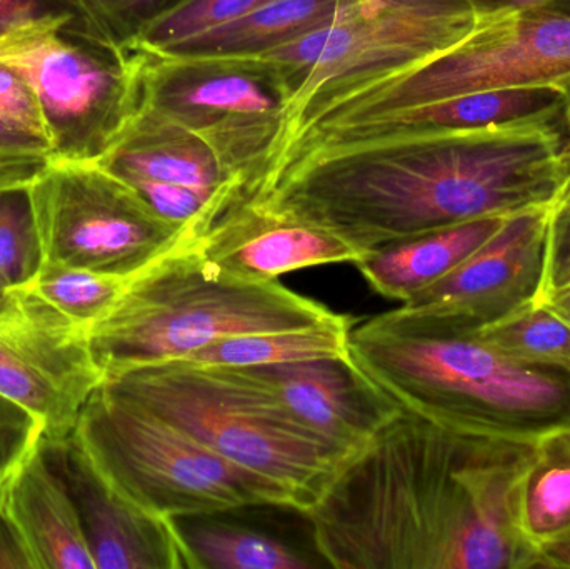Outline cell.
<instances>
[{"label":"cell","mask_w":570,"mask_h":569,"mask_svg":"<svg viewBox=\"0 0 570 569\" xmlns=\"http://www.w3.org/2000/svg\"><path fill=\"white\" fill-rule=\"evenodd\" d=\"M233 463L287 488L307 514L352 454L292 420L237 367L184 361L130 367L104 381Z\"/></svg>","instance_id":"cell-5"},{"label":"cell","mask_w":570,"mask_h":569,"mask_svg":"<svg viewBox=\"0 0 570 569\" xmlns=\"http://www.w3.org/2000/svg\"><path fill=\"white\" fill-rule=\"evenodd\" d=\"M43 12L40 0H0V36Z\"/></svg>","instance_id":"cell-34"},{"label":"cell","mask_w":570,"mask_h":569,"mask_svg":"<svg viewBox=\"0 0 570 569\" xmlns=\"http://www.w3.org/2000/svg\"><path fill=\"white\" fill-rule=\"evenodd\" d=\"M541 568H570V533L541 550Z\"/></svg>","instance_id":"cell-35"},{"label":"cell","mask_w":570,"mask_h":569,"mask_svg":"<svg viewBox=\"0 0 570 569\" xmlns=\"http://www.w3.org/2000/svg\"><path fill=\"white\" fill-rule=\"evenodd\" d=\"M561 296H570V290L569 291H566V293H562ZM561 296H558V297H561ZM556 300V297H554ZM552 301V300H551Z\"/></svg>","instance_id":"cell-38"},{"label":"cell","mask_w":570,"mask_h":569,"mask_svg":"<svg viewBox=\"0 0 570 569\" xmlns=\"http://www.w3.org/2000/svg\"><path fill=\"white\" fill-rule=\"evenodd\" d=\"M570 290V176L549 207L544 286L539 303Z\"/></svg>","instance_id":"cell-30"},{"label":"cell","mask_w":570,"mask_h":569,"mask_svg":"<svg viewBox=\"0 0 570 569\" xmlns=\"http://www.w3.org/2000/svg\"><path fill=\"white\" fill-rule=\"evenodd\" d=\"M474 336L515 363L570 373V320L552 304H529Z\"/></svg>","instance_id":"cell-24"},{"label":"cell","mask_w":570,"mask_h":569,"mask_svg":"<svg viewBox=\"0 0 570 569\" xmlns=\"http://www.w3.org/2000/svg\"><path fill=\"white\" fill-rule=\"evenodd\" d=\"M479 16L502 12V10H570V0H471Z\"/></svg>","instance_id":"cell-33"},{"label":"cell","mask_w":570,"mask_h":569,"mask_svg":"<svg viewBox=\"0 0 570 569\" xmlns=\"http://www.w3.org/2000/svg\"><path fill=\"white\" fill-rule=\"evenodd\" d=\"M478 19L471 0H341L311 32L224 59L261 63L279 77L287 94L285 137L315 100L431 59L468 37Z\"/></svg>","instance_id":"cell-8"},{"label":"cell","mask_w":570,"mask_h":569,"mask_svg":"<svg viewBox=\"0 0 570 569\" xmlns=\"http://www.w3.org/2000/svg\"><path fill=\"white\" fill-rule=\"evenodd\" d=\"M549 207L509 216L458 267L401 304L435 330L474 334L539 303L544 286Z\"/></svg>","instance_id":"cell-14"},{"label":"cell","mask_w":570,"mask_h":569,"mask_svg":"<svg viewBox=\"0 0 570 569\" xmlns=\"http://www.w3.org/2000/svg\"><path fill=\"white\" fill-rule=\"evenodd\" d=\"M508 217H482L394 241L368 251L355 267L375 293L404 304L471 256Z\"/></svg>","instance_id":"cell-19"},{"label":"cell","mask_w":570,"mask_h":569,"mask_svg":"<svg viewBox=\"0 0 570 569\" xmlns=\"http://www.w3.org/2000/svg\"><path fill=\"white\" fill-rule=\"evenodd\" d=\"M569 176V124L539 120L345 150L287 174L264 196L368 253L455 224L551 207Z\"/></svg>","instance_id":"cell-2"},{"label":"cell","mask_w":570,"mask_h":569,"mask_svg":"<svg viewBox=\"0 0 570 569\" xmlns=\"http://www.w3.org/2000/svg\"><path fill=\"white\" fill-rule=\"evenodd\" d=\"M534 447L404 410L305 514L315 550L338 569L541 568L518 508Z\"/></svg>","instance_id":"cell-1"},{"label":"cell","mask_w":570,"mask_h":569,"mask_svg":"<svg viewBox=\"0 0 570 569\" xmlns=\"http://www.w3.org/2000/svg\"><path fill=\"white\" fill-rule=\"evenodd\" d=\"M136 52L140 57L137 109L206 140L259 194L285 133L287 94L279 77L247 60Z\"/></svg>","instance_id":"cell-10"},{"label":"cell","mask_w":570,"mask_h":569,"mask_svg":"<svg viewBox=\"0 0 570 569\" xmlns=\"http://www.w3.org/2000/svg\"><path fill=\"white\" fill-rule=\"evenodd\" d=\"M96 160L194 239L237 200L256 196L246 177L206 140L149 110L137 109L114 146Z\"/></svg>","instance_id":"cell-13"},{"label":"cell","mask_w":570,"mask_h":569,"mask_svg":"<svg viewBox=\"0 0 570 569\" xmlns=\"http://www.w3.org/2000/svg\"><path fill=\"white\" fill-rule=\"evenodd\" d=\"M194 243L224 273L256 283L307 267L355 266L367 254L261 194L237 200Z\"/></svg>","instance_id":"cell-16"},{"label":"cell","mask_w":570,"mask_h":569,"mask_svg":"<svg viewBox=\"0 0 570 569\" xmlns=\"http://www.w3.org/2000/svg\"><path fill=\"white\" fill-rule=\"evenodd\" d=\"M43 426L26 408L0 394V488L36 450Z\"/></svg>","instance_id":"cell-31"},{"label":"cell","mask_w":570,"mask_h":569,"mask_svg":"<svg viewBox=\"0 0 570 569\" xmlns=\"http://www.w3.org/2000/svg\"><path fill=\"white\" fill-rule=\"evenodd\" d=\"M50 159L46 143L0 120V194L29 189Z\"/></svg>","instance_id":"cell-29"},{"label":"cell","mask_w":570,"mask_h":569,"mask_svg":"<svg viewBox=\"0 0 570 569\" xmlns=\"http://www.w3.org/2000/svg\"><path fill=\"white\" fill-rule=\"evenodd\" d=\"M76 433L107 481L153 517L176 521L247 507L298 511L283 484L220 457L104 384L82 408Z\"/></svg>","instance_id":"cell-7"},{"label":"cell","mask_w":570,"mask_h":569,"mask_svg":"<svg viewBox=\"0 0 570 569\" xmlns=\"http://www.w3.org/2000/svg\"><path fill=\"white\" fill-rule=\"evenodd\" d=\"M216 514L177 520L199 569H307L301 551L250 528L217 520Z\"/></svg>","instance_id":"cell-23"},{"label":"cell","mask_w":570,"mask_h":569,"mask_svg":"<svg viewBox=\"0 0 570 569\" xmlns=\"http://www.w3.org/2000/svg\"><path fill=\"white\" fill-rule=\"evenodd\" d=\"M357 320L341 314L315 326L263 331L224 337L183 360L214 367H263L301 361L341 357L352 360L351 333Z\"/></svg>","instance_id":"cell-20"},{"label":"cell","mask_w":570,"mask_h":569,"mask_svg":"<svg viewBox=\"0 0 570 569\" xmlns=\"http://www.w3.org/2000/svg\"><path fill=\"white\" fill-rule=\"evenodd\" d=\"M237 370L273 396L292 420L348 454L362 450L404 411L354 357Z\"/></svg>","instance_id":"cell-17"},{"label":"cell","mask_w":570,"mask_h":569,"mask_svg":"<svg viewBox=\"0 0 570 569\" xmlns=\"http://www.w3.org/2000/svg\"><path fill=\"white\" fill-rule=\"evenodd\" d=\"M0 511L22 538L36 569H96L76 508L36 450L0 488Z\"/></svg>","instance_id":"cell-18"},{"label":"cell","mask_w":570,"mask_h":569,"mask_svg":"<svg viewBox=\"0 0 570 569\" xmlns=\"http://www.w3.org/2000/svg\"><path fill=\"white\" fill-rule=\"evenodd\" d=\"M129 279L43 261L39 273L26 287L70 320L89 327L112 310Z\"/></svg>","instance_id":"cell-26"},{"label":"cell","mask_w":570,"mask_h":569,"mask_svg":"<svg viewBox=\"0 0 570 569\" xmlns=\"http://www.w3.org/2000/svg\"><path fill=\"white\" fill-rule=\"evenodd\" d=\"M3 520H6V518H3L2 511H0V530H2Z\"/></svg>","instance_id":"cell-37"},{"label":"cell","mask_w":570,"mask_h":569,"mask_svg":"<svg viewBox=\"0 0 570 569\" xmlns=\"http://www.w3.org/2000/svg\"><path fill=\"white\" fill-rule=\"evenodd\" d=\"M269 2L273 0H176L147 19L126 46L147 56L174 52Z\"/></svg>","instance_id":"cell-25"},{"label":"cell","mask_w":570,"mask_h":569,"mask_svg":"<svg viewBox=\"0 0 570 569\" xmlns=\"http://www.w3.org/2000/svg\"><path fill=\"white\" fill-rule=\"evenodd\" d=\"M338 2L341 0H273L183 49L154 57L210 59L263 52L311 32L331 17Z\"/></svg>","instance_id":"cell-22"},{"label":"cell","mask_w":570,"mask_h":569,"mask_svg":"<svg viewBox=\"0 0 570 569\" xmlns=\"http://www.w3.org/2000/svg\"><path fill=\"white\" fill-rule=\"evenodd\" d=\"M73 20L70 32L107 52H120L150 17L174 0H62Z\"/></svg>","instance_id":"cell-27"},{"label":"cell","mask_w":570,"mask_h":569,"mask_svg":"<svg viewBox=\"0 0 570 569\" xmlns=\"http://www.w3.org/2000/svg\"><path fill=\"white\" fill-rule=\"evenodd\" d=\"M27 196L43 261L50 263L132 277L177 244L194 239L94 159L52 157Z\"/></svg>","instance_id":"cell-11"},{"label":"cell","mask_w":570,"mask_h":569,"mask_svg":"<svg viewBox=\"0 0 570 569\" xmlns=\"http://www.w3.org/2000/svg\"><path fill=\"white\" fill-rule=\"evenodd\" d=\"M42 263L27 190L0 194V291L29 286Z\"/></svg>","instance_id":"cell-28"},{"label":"cell","mask_w":570,"mask_h":569,"mask_svg":"<svg viewBox=\"0 0 570 569\" xmlns=\"http://www.w3.org/2000/svg\"><path fill=\"white\" fill-rule=\"evenodd\" d=\"M196 239L134 274L112 310L87 327L104 376L183 361L224 337L315 326L341 314L285 287L229 276L197 249Z\"/></svg>","instance_id":"cell-4"},{"label":"cell","mask_w":570,"mask_h":569,"mask_svg":"<svg viewBox=\"0 0 570 569\" xmlns=\"http://www.w3.org/2000/svg\"><path fill=\"white\" fill-rule=\"evenodd\" d=\"M69 10L40 13L0 36V66L36 94L52 134V157L99 159L132 119L140 57L70 39Z\"/></svg>","instance_id":"cell-9"},{"label":"cell","mask_w":570,"mask_h":569,"mask_svg":"<svg viewBox=\"0 0 570 569\" xmlns=\"http://www.w3.org/2000/svg\"><path fill=\"white\" fill-rule=\"evenodd\" d=\"M549 304H552L556 310L561 311L570 320V296L556 297V300L549 301Z\"/></svg>","instance_id":"cell-36"},{"label":"cell","mask_w":570,"mask_h":569,"mask_svg":"<svg viewBox=\"0 0 570 569\" xmlns=\"http://www.w3.org/2000/svg\"><path fill=\"white\" fill-rule=\"evenodd\" d=\"M519 527L539 551L570 533V428L535 441L519 487Z\"/></svg>","instance_id":"cell-21"},{"label":"cell","mask_w":570,"mask_h":569,"mask_svg":"<svg viewBox=\"0 0 570 569\" xmlns=\"http://www.w3.org/2000/svg\"><path fill=\"white\" fill-rule=\"evenodd\" d=\"M351 353L404 410L441 426L514 441L570 428V373L515 363L401 306L355 323Z\"/></svg>","instance_id":"cell-3"},{"label":"cell","mask_w":570,"mask_h":569,"mask_svg":"<svg viewBox=\"0 0 570 569\" xmlns=\"http://www.w3.org/2000/svg\"><path fill=\"white\" fill-rule=\"evenodd\" d=\"M0 120L42 140L52 150V134L36 94L19 73L3 66H0Z\"/></svg>","instance_id":"cell-32"},{"label":"cell","mask_w":570,"mask_h":569,"mask_svg":"<svg viewBox=\"0 0 570 569\" xmlns=\"http://www.w3.org/2000/svg\"><path fill=\"white\" fill-rule=\"evenodd\" d=\"M106 376L87 327L29 287L0 300V394L26 408L46 436L76 430L82 408Z\"/></svg>","instance_id":"cell-12"},{"label":"cell","mask_w":570,"mask_h":569,"mask_svg":"<svg viewBox=\"0 0 570 569\" xmlns=\"http://www.w3.org/2000/svg\"><path fill=\"white\" fill-rule=\"evenodd\" d=\"M522 86L559 87L570 97V10L479 16L474 30L451 49L315 100L288 129L281 153L302 137L368 117L478 90Z\"/></svg>","instance_id":"cell-6"},{"label":"cell","mask_w":570,"mask_h":569,"mask_svg":"<svg viewBox=\"0 0 570 569\" xmlns=\"http://www.w3.org/2000/svg\"><path fill=\"white\" fill-rule=\"evenodd\" d=\"M3 294H6V291H0V300H2Z\"/></svg>","instance_id":"cell-39"},{"label":"cell","mask_w":570,"mask_h":569,"mask_svg":"<svg viewBox=\"0 0 570 569\" xmlns=\"http://www.w3.org/2000/svg\"><path fill=\"white\" fill-rule=\"evenodd\" d=\"M42 454L69 494L96 569H199L177 520H163L124 498L77 436L42 434Z\"/></svg>","instance_id":"cell-15"}]
</instances>
